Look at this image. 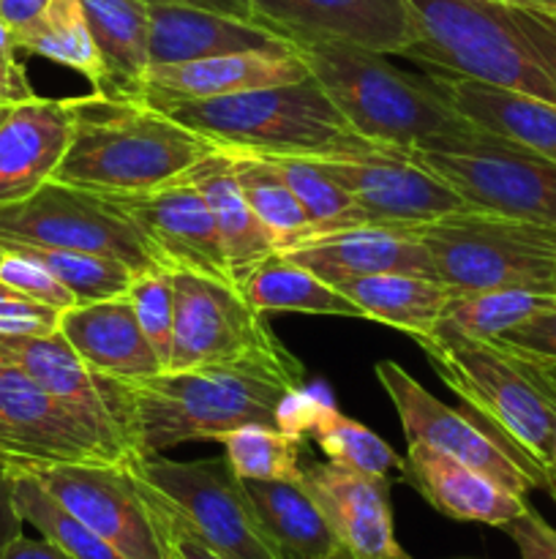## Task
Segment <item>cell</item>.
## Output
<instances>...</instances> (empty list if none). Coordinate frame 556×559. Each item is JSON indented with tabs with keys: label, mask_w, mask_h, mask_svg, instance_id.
Returning a JSON list of instances; mask_svg holds the SVG:
<instances>
[{
	"label": "cell",
	"mask_w": 556,
	"mask_h": 559,
	"mask_svg": "<svg viewBox=\"0 0 556 559\" xmlns=\"http://www.w3.org/2000/svg\"><path fill=\"white\" fill-rule=\"evenodd\" d=\"M418 44L401 58L556 104V11L507 0H409Z\"/></svg>",
	"instance_id": "cell-1"
},
{
	"label": "cell",
	"mask_w": 556,
	"mask_h": 559,
	"mask_svg": "<svg viewBox=\"0 0 556 559\" xmlns=\"http://www.w3.org/2000/svg\"><path fill=\"white\" fill-rule=\"evenodd\" d=\"M292 47L349 129L365 140L403 151H456L485 134L428 74H409L385 52L333 38H292Z\"/></svg>",
	"instance_id": "cell-2"
},
{
	"label": "cell",
	"mask_w": 556,
	"mask_h": 559,
	"mask_svg": "<svg viewBox=\"0 0 556 559\" xmlns=\"http://www.w3.org/2000/svg\"><path fill=\"white\" fill-rule=\"evenodd\" d=\"M303 364L292 353L259 355L189 371L123 380L134 409L140 456H156L194 440H218L245 424L278 426V407L303 388Z\"/></svg>",
	"instance_id": "cell-3"
},
{
	"label": "cell",
	"mask_w": 556,
	"mask_h": 559,
	"mask_svg": "<svg viewBox=\"0 0 556 559\" xmlns=\"http://www.w3.org/2000/svg\"><path fill=\"white\" fill-rule=\"evenodd\" d=\"M71 142L52 180L98 194H134L180 178L213 142L140 98H69Z\"/></svg>",
	"instance_id": "cell-4"
},
{
	"label": "cell",
	"mask_w": 556,
	"mask_h": 559,
	"mask_svg": "<svg viewBox=\"0 0 556 559\" xmlns=\"http://www.w3.org/2000/svg\"><path fill=\"white\" fill-rule=\"evenodd\" d=\"M409 338L467 407L494 420L534 462L548 467L556 437V364L501 338L469 336L447 322Z\"/></svg>",
	"instance_id": "cell-5"
},
{
	"label": "cell",
	"mask_w": 556,
	"mask_h": 559,
	"mask_svg": "<svg viewBox=\"0 0 556 559\" xmlns=\"http://www.w3.org/2000/svg\"><path fill=\"white\" fill-rule=\"evenodd\" d=\"M167 115L216 147L259 156H338L365 140L314 76L180 104Z\"/></svg>",
	"instance_id": "cell-6"
},
{
	"label": "cell",
	"mask_w": 556,
	"mask_h": 559,
	"mask_svg": "<svg viewBox=\"0 0 556 559\" xmlns=\"http://www.w3.org/2000/svg\"><path fill=\"white\" fill-rule=\"evenodd\" d=\"M434 276L456 293L521 289L556 298V227L467 207L414 227Z\"/></svg>",
	"instance_id": "cell-7"
},
{
	"label": "cell",
	"mask_w": 556,
	"mask_h": 559,
	"mask_svg": "<svg viewBox=\"0 0 556 559\" xmlns=\"http://www.w3.org/2000/svg\"><path fill=\"white\" fill-rule=\"evenodd\" d=\"M125 467L142 489L158 497L216 555L223 559H283L227 456L172 462L156 453L134 456Z\"/></svg>",
	"instance_id": "cell-8"
},
{
	"label": "cell",
	"mask_w": 556,
	"mask_h": 559,
	"mask_svg": "<svg viewBox=\"0 0 556 559\" xmlns=\"http://www.w3.org/2000/svg\"><path fill=\"white\" fill-rule=\"evenodd\" d=\"M374 374L396 407L407 445L425 442L439 448L518 497H527L532 489L548 491V473L543 464L534 462L483 413L439 402L396 360H379Z\"/></svg>",
	"instance_id": "cell-9"
},
{
	"label": "cell",
	"mask_w": 556,
	"mask_h": 559,
	"mask_svg": "<svg viewBox=\"0 0 556 559\" xmlns=\"http://www.w3.org/2000/svg\"><path fill=\"white\" fill-rule=\"evenodd\" d=\"M469 207L556 227V164L485 131L456 151H409Z\"/></svg>",
	"instance_id": "cell-10"
},
{
	"label": "cell",
	"mask_w": 556,
	"mask_h": 559,
	"mask_svg": "<svg viewBox=\"0 0 556 559\" xmlns=\"http://www.w3.org/2000/svg\"><path fill=\"white\" fill-rule=\"evenodd\" d=\"M0 240L107 254L142 273L158 267L134 224L98 191L47 180L36 194L0 205Z\"/></svg>",
	"instance_id": "cell-11"
},
{
	"label": "cell",
	"mask_w": 556,
	"mask_h": 559,
	"mask_svg": "<svg viewBox=\"0 0 556 559\" xmlns=\"http://www.w3.org/2000/svg\"><path fill=\"white\" fill-rule=\"evenodd\" d=\"M172 284L174 333L172 355L164 371H189L287 353L265 322V314L256 311L232 282L172 271Z\"/></svg>",
	"instance_id": "cell-12"
},
{
	"label": "cell",
	"mask_w": 556,
	"mask_h": 559,
	"mask_svg": "<svg viewBox=\"0 0 556 559\" xmlns=\"http://www.w3.org/2000/svg\"><path fill=\"white\" fill-rule=\"evenodd\" d=\"M0 360H9L65 404L120 464L140 456L134 409L125 382L90 369L63 333L0 336Z\"/></svg>",
	"instance_id": "cell-13"
},
{
	"label": "cell",
	"mask_w": 556,
	"mask_h": 559,
	"mask_svg": "<svg viewBox=\"0 0 556 559\" xmlns=\"http://www.w3.org/2000/svg\"><path fill=\"white\" fill-rule=\"evenodd\" d=\"M311 158H316L322 169L349 191L368 224L418 227L469 207L450 186L420 167L403 147L363 140L349 153Z\"/></svg>",
	"instance_id": "cell-14"
},
{
	"label": "cell",
	"mask_w": 556,
	"mask_h": 559,
	"mask_svg": "<svg viewBox=\"0 0 556 559\" xmlns=\"http://www.w3.org/2000/svg\"><path fill=\"white\" fill-rule=\"evenodd\" d=\"M123 559H164L145 495L125 464H14Z\"/></svg>",
	"instance_id": "cell-15"
},
{
	"label": "cell",
	"mask_w": 556,
	"mask_h": 559,
	"mask_svg": "<svg viewBox=\"0 0 556 559\" xmlns=\"http://www.w3.org/2000/svg\"><path fill=\"white\" fill-rule=\"evenodd\" d=\"M104 197L134 224L158 267L232 282L216 222L185 173L156 189Z\"/></svg>",
	"instance_id": "cell-16"
},
{
	"label": "cell",
	"mask_w": 556,
	"mask_h": 559,
	"mask_svg": "<svg viewBox=\"0 0 556 559\" xmlns=\"http://www.w3.org/2000/svg\"><path fill=\"white\" fill-rule=\"evenodd\" d=\"M0 459L9 464H120L60 399L9 360H0Z\"/></svg>",
	"instance_id": "cell-17"
},
{
	"label": "cell",
	"mask_w": 556,
	"mask_h": 559,
	"mask_svg": "<svg viewBox=\"0 0 556 559\" xmlns=\"http://www.w3.org/2000/svg\"><path fill=\"white\" fill-rule=\"evenodd\" d=\"M259 25L283 38H333L385 55L418 44L420 25L409 0H249Z\"/></svg>",
	"instance_id": "cell-18"
},
{
	"label": "cell",
	"mask_w": 556,
	"mask_h": 559,
	"mask_svg": "<svg viewBox=\"0 0 556 559\" xmlns=\"http://www.w3.org/2000/svg\"><path fill=\"white\" fill-rule=\"evenodd\" d=\"M303 484L352 559H409L396 538L390 478L354 473L333 462L303 467Z\"/></svg>",
	"instance_id": "cell-19"
},
{
	"label": "cell",
	"mask_w": 556,
	"mask_h": 559,
	"mask_svg": "<svg viewBox=\"0 0 556 559\" xmlns=\"http://www.w3.org/2000/svg\"><path fill=\"white\" fill-rule=\"evenodd\" d=\"M309 76V66L294 49L292 52L218 55V58L189 60V63L150 66L140 102L169 112L180 104L205 102V98L254 91V87L287 85V82H300Z\"/></svg>",
	"instance_id": "cell-20"
},
{
	"label": "cell",
	"mask_w": 556,
	"mask_h": 559,
	"mask_svg": "<svg viewBox=\"0 0 556 559\" xmlns=\"http://www.w3.org/2000/svg\"><path fill=\"white\" fill-rule=\"evenodd\" d=\"M278 254L309 267L314 276L333 287L352 278L379 276V273L434 276L431 257L414 235V227L363 224V227L338 229V233L311 235Z\"/></svg>",
	"instance_id": "cell-21"
},
{
	"label": "cell",
	"mask_w": 556,
	"mask_h": 559,
	"mask_svg": "<svg viewBox=\"0 0 556 559\" xmlns=\"http://www.w3.org/2000/svg\"><path fill=\"white\" fill-rule=\"evenodd\" d=\"M401 480L412 486L436 513L452 522L505 527L523 508L527 497L501 489L483 473L425 442H409L401 459Z\"/></svg>",
	"instance_id": "cell-22"
},
{
	"label": "cell",
	"mask_w": 556,
	"mask_h": 559,
	"mask_svg": "<svg viewBox=\"0 0 556 559\" xmlns=\"http://www.w3.org/2000/svg\"><path fill=\"white\" fill-rule=\"evenodd\" d=\"M71 142L69 98L33 96L14 104L0 126V205L36 194Z\"/></svg>",
	"instance_id": "cell-23"
},
{
	"label": "cell",
	"mask_w": 556,
	"mask_h": 559,
	"mask_svg": "<svg viewBox=\"0 0 556 559\" xmlns=\"http://www.w3.org/2000/svg\"><path fill=\"white\" fill-rule=\"evenodd\" d=\"M150 5V66L189 63L234 52H292V41L259 22L194 5Z\"/></svg>",
	"instance_id": "cell-24"
},
{
	"label": "cell",
	"mask_w": 556,
	"mask_h": 559,
	"mask_svg": "<svg viewBox=\"0 0 556 559\" xmlns=\"http://www.w3.org/2000/svg\"><path fill=\"white\" fill-rule=\"evenodd\" d=\"M60 333L90 369L118 380L161 374L164 364L136 322L129 295L76 304L60 314Z\"/></svg>",
	"instance_id": "cell-25"
},
{
	"label": "cell",
	"mask_w": 556,
	"mask_h": 559,
	"mask_svg": "<svg viewBox=\"0 0 556 559\" xmlns=\"http://www.w3.org/2000/svg\"><path fill=\"white\" fill-rule=\"evenodd\" d=\"M278 429L303 437V440L305 437L314 440L327 462L338 467L374 475V478H390L396 469L401 473V456L368 426L338 413L325 385L298 388L289 393L278 407Z\"/></svg>",
	"instance_id": "cell-26"
},
{
	"label": "cell",
	"mask_w": 556,
	"mask_h": 559,
	"mask_svg": "<svg viewBox=\"0 0 556 559\" xmlns=\"http://www.w3.org/2000/svg\"><path fill=\"white\" fill-rule=\"evenodd\" d=\"M425 74L445 91L463 118L556 164V104L445 71Z\"/></svg>",
	"instance_id": "cell-27"
},
{
	"label": "cell",
	"mask_w": 556,
	"mask_h": 559,
	"mask_svg": "<svg viewBox=\"0 0 556 559\" xmlns=\"http://www.w3.org/2000/svg\"><path fill=\"white\" fill-rule=\"evenodd\" d=\"M185 178L200 189L202 200L216 222L218 235H221L229 276L238 287H243L245 278L276 254V240L245 202L227 151L221 147L210 151L194 167L185 169Z\"/></svg>",
	"instance_id": "cell-28"
},
{
	"label": "cell",
	"mask_w": 556,
	"mask_h": 559,
	"mask_svg": "<svg viewBox=\"0 0 556 559\" xmlns=\"http://www.w3.org/2000/svg\"><path fill=\"white\" fill-rule=\"evenodd\" d=\"M101 58V87L112 98H140L150 69V5L145 0H82Z\"/></svg>",
	"instance_id": "cell-29"
},
{
	"label": "cell",
	"mask_w": 556,
	"mask_h": 559,
	"mask_svg": "<svg viewBox=\"0 0 556 559\" xmlns=\"http://www.w3.org/2000/svg\"><path fill=\"white\" fill-rule=\"evenodd\" d=\"M243 480V478H240ZM262 527L283 559H330L343 551L303 480H243Z\"/></svg>",
	"instance_id": "cell-30"
},
{
	"label": "cell",
	"mask_w": 556,
	"mask_h": 559,
	"mask_svg": "<svg viewBox=\"0 0 556 559\" xmlns=\"http://www.w3.org/2000/svg\"><path fill=\"white\" fill-rule=\"evenodd\" d=\"M365 320L396 328L407 336L428 333L442 320L452 289L434 276L414 273H379L336 284Z\"/></svg>",
	"instance_id": "cell-31"
},
{
	"label": "cell",
	"mask_w": 556,
	"mask_h": 559,
	"mask_svg": "<svg viewBox=\"0 0 556 559\" xmlns=\"http://www.w3.org/2000/svg\"><path fill=\"white\" fill-rule=\"evenodd\" d=\"M240 293L262 314H267V311H300V314L365 320L363 311L341 289L322 282L309 267L289 262L278 251L245 278Z\"/></svg>",
	"instance_id": "cell-32"
},
{
	"label": "cell",
	"mask_w": 556,
	"mask_h": 559,
	"mask_svg": "<svg viewBox=\"0 0 556 559\" xmlns=\"http://www.w3.org/2000/svg\"><path fill=\"white\" fill-rule=\"evenodd\" d=\"M16 52H31L52 63L74 69L93 85V93L101 87V58L93 41L90 25L82 0H49L47 9L14 31Z\"/></svg>",
	"instance_id": "cell-33"
},
{
	"label": "cell",
	"mask_w": 556,
	"mask_h": 559,
	"mask_svg": "<svg viewBox=\"0 0 556 559\" xmlns=\"http://www.w3.org/2000/svg\"><path fill=\"white\" fill-rule=\"evenodd\" d=\"M227 153L229 158H232L234 180H238L245 202H249L251 211L256 213V218L265 224L267 233L273 235L278 251L289 249V246L300 243V240L314 235V227H311L303 205H300L298 197L292 194V189H289L287 180L281 178V173H278L265 156L243 151Z\"/></svg>",
	"instance_id": "cell-34"
},
{
	"label": "cell",
	"mask_w": 556,
	"mask_h": 559,
	"mask_svg": "<svg viewBox=\"0 0 556 559\" xmlns=\"http://www.w3.org/2000/svg\"><path fill=\"white\" fill-rule=\"evenodd\" d=\"M0 249L47 267L74 295L76 304H96V300L125 295L136 276V271H131L125 262L107 254H93V251L49 249V246L16 243V240H0Z\"/></svg>",
	"instance_id": "cell-35"
},
{
	"label": "cell",
	"mask_w": 556,
	"mask_h": 559,
	"mask_svg": "<svg viewBox=\"0 0 556 559\" xmlns=\"http://www.w3.org/2000/svg\"><path fill=\"white\" fill-rule=\"evenodd\" d=\"M216 442L223 445L229 467L243 480H303V437L278 426L245 424L223 431Z\"/></svg>",
	"instance_id": "cell-36"
},
{
	"label": "cell",
	"mask_w": 556,
	"mask_h": 559,
	"mask_svg": "<svg viewBox=\"0 0 556 559\" xmlns=\"http://www.w3.org/2000/svg\"><path fill=\"white\" fill-rule=\"evenodd\" d=\"M14 497L25 524L38 530L44 540L58 546L71 559H123L109 544H104L90 527L80 522L65 506H60L31 473L14 467Z\"/></svg>",
	"instance_id": "cell-37"
},
{
	"label": "cell",
	"mask_w": 556,
	"mask_h": 559,
	"mask_svg": "<svg viewBox=\"0 0 556 559\" xmlns=\"http://www.w3.org/2000/svg\"><path fill=\"white\" fill-rule=\"evenodd\" d=\"M259 156V153H256ZM281 173L292 194L303 205L314 235L338 233V229L363 227L368 224L358 202L349 197L341 183L322 169V164L311 156H265Z\"/></svg>",
	"instance_id": "cell-38"
},
{
	"label": "cell",
	"mask_w": 556,
	"mask_h": 559,
	"mask_svg": "<svg viewBox=\"0 0 556 559\" xmlns=\"http://www.w3.org/2000/svg\"><path fill=\"white\" fill-rule=\"evenodd\" d=\"M554 306V295L521 293V289H469V293L452 289L439 322H447L469 336L496 338Z\"/></svg>",
	"instance_id": "cell-39"
},
{
	"label": "cell",
	"mask_w": 556,
	"mask_h": 559,
	"mask_svg": "<svg viewBox=\"0 0 556 559\" xmlns=\"http://www.w3.org/2000/svg\"><path fill=\"white\" fill-rule=\"evenodd\" d=\"M129 300L134 306L136 322L147 342L153 344L156 355L161 358L164 369L169 366L174 333V284L172 271L167 267H147L136 273L129 287Z\"/></svg>",
	"instance_id": "cell-40"
},
{
	"label": "cell",
	"mask_w": 556,
	"mask_h": 559,
	"mask_svg": "<svg viewBox=\"0 0 556 559\" xmlns=\"http://www.w3.org/2000/svg\"><path fill=\"white\" fill-rule=\"evenodd\" d=\"M60 314L55 306L0 282V336H49L58 333Z\"/></svg>",
	"instance_id": "cell-41"
},
{
	"label": "cell",
	"mask_w": 556,
	"mask_h": 559,
	"mask_svg": "<svg viewBox=\"0 0 556 559\" xmlns=\"http://www.w3.org/2000/svg\"><path fill=\"white\" fill-rule=\"evenodd\" d=\"M0 282L9 284V287L20 289V293L31 295L33 300H41V304L55 306V309L65 311L71 306H76L74 295L47 271L38 262L27 260V257L9 254L5 251L3 262H0Z\"/></svg>",
	"instance_id": "cell-42"
},
{
	"label": "cell",
	"mask_w": 556,
	"mask_h": 559,
	"mask_svg": "<svg viewBox=\"0 0 556 559\" xmlns=\"http://www.w3.org/2000/svg\"><path fill=\"white\" fill-rule=\"evenodd\" d=\"M142 495H145L147 508H150L153 513V522H156V533L158 540H161L164 559H223L221 555H216L210 546L202 544V540L196 538V535L191 533V530L185 527L158 497H153L147 489H142Z\"/></svg>",
	"instance_id": "cell-43"
},
{
	"label": "cell",
	"mask_w": 556,
	"mask_h": 559,
	"mask_svg": "<svg viewBox=\"0 0 556 559\" xmlns=\"http://www.w3.org/2000/svg\"><path fill=\"white\" fill-rule=\"evenodd\" d=\"M501 530L516 544L518 559H556V530L532 506L523 508Z\"/></svg>",
	"instance_id": "cell-44"
},
{
	"label": "cell",
	"mask_w": 556,
	"mask_h": 559,
	"mask_svg": "<svg viewBox=\"0 0 556 559\" xmlns=\"http://www.w3.org/2000/svg\"><path fill=\"white\" fill-rule=\"evenodd\" d=\"M501 342L516 344V347L527 349V353L537 355V358L556 364V306L554 309L543 311V314L532 317V320L521 322V325L505 331Z\"/></svg>",
	"instance_id": "cell-45"
},
{
	"label": "cell",
	"mask_w": 556,
	"mask_h": 559,
	"mask_svg": "<svg viewBox=\"0 0 556 559\" xmlns=\"http://www.w3.org/2000/svg\"><path fill=\"white\" fill-rule=\"evenodd\" d=\"M22 527H25V519L16 508L14 469H11L9 462L0 459V555L20 538Z\"/></svg>",
	"instance_id": "cell-46"
},
{
	"label": "cell",
	"mask_w": 556,
	"mask_h": 559,
	"mask_svg": "<svg viewBox=\"0 0 556 559\" xmlns=\"http://www.w3.org/2000/svg\"><path fill=\"white\" fill-rule=\"evenodd\" d=\"M36 96L20 60H0V104H16Z\"/></svg>",
	"instance_id": "cell-47"
},
{
	"label": "cell",
	"mask_w": 556,
	"mask_h": 559,
	"mask_svg": "<svg viewBox=\"0 0 556 559\" xmlns=\"http://www.w3.org/2000/svg\"><path fill=\"white\" fill-rule=\"evenodd\" d=\"M145 3H174V5H194V9H207L218 11V14L238 16V20L259 22L256 20L254 9L249 5V0H145Z\"/></svg>",
	"instance_id": "cell-48"
},
{
	"label": "cell",
	"mask_w": 556,
	"mask_h": 559,
	"mask_svg": "<svg viewBox=\"0 0 556 559\" xmlns=\"http://www.w3.org/2000/svg\"><path fill=\"white\" fill-rule=\"evenodd\" d=\"M0 559H71V557L63 555V551H60L58 546L49 544V540L44 538L33 540V538H25V535H20V538H16L14 544L0 555Z\"/></svg>",
	"instance_id": "cell-49"
},
{
	"label": "cell",
	"mask_w": 556,
	"mask_h": 559,
	"mask_svg": "<svg viewBox=\"0 0 556 559\" xmlns=\"http://www.w3.org/2000/svg\"><path fill=\"white\" fill-rule=\"evenodd\" d=\"M47 5L49 0H0V16L11 31H20L27 22L36 20Z\"/></svg>",
	"instance_id": "cell-50"
},
{
	"label": "cell",
	"mask_w": 556,
	"mask_h": 559,
	"mask_svg": "<svg viewBox=\"0 0 556 559\" xmlns=\"http://www.w3.org/2000/svg\"><path fill=\"white\" fill-rule=\"evenodd\" d=\"M0 60H16V44H14V31L3 22L0 16Z\"/></svg>",
	"instance_id": "cell-51"
},
{
	"label": "cell",
	"mask_w": 556,
	"mask_h": 559,
	"mask_svg": "<svg viewBox=\"0 0 556 559\" xmlns=\"http://www.w3.org/2000/svg\"><path fill=\"white\" fill-rule=\"evenodd\" d=\"M548 495L554 497L556 502V437H554V448H551V459H548Z\"/></svg>",
	"instance_id": "cell-52"
},
{
	"label": "cell",
	"mask_w": 556,
	"mask_h": 559,
	"mask_svg": "<svg viewBox=\"0 0 556 559\" xmlns=\"http://www.w3.org/2000/svg\"><path fill=\"white\" fill-rule=\"evenodd\" d=\"M507 3H523V5H540V9H554L556 0H507Z\"/></svg>",
	"instance_id": "cell-53"
},
{
	"label": "cell",
	"mask_w": 556,
	"mask_h": 559,
	"mask_svg": "<svg viewBox=\"0 0 556 559\" xmlns=\"http://www.w3.org/2000/svg\"><path fill=\"white\" fill-rule=\"evenodd\" d=\"M16 104H20V102H16ZM11 107H14V104H0V126H3V120L9 118Z\"/></svg>",
	"instance_id": "cell-54"
},
{
	"label": "cell",
	"mask_w": 556,
	"mask_h": 559,
	"mask_svg": "<svg viewBox=\"0 0 556 559\" xmlns=\"http://www.w3.org/2000/svg\"><path fill=\"white\" fill-rule=\"evenodd\" d=\"M330 559H352V557H349L347 551H341V555H338V557H330Z\"/></svg>",
	"instance_id": "cell-55"
},
{
	"label": "cell",
	"mask_w": 556,
	"mask_h": 559,
	"mask_svg": "<svg viewBox=\"0 0 556 559\" xmlns=\"http://www.w3.org/2000/svg\"><path fill=\"white\" fill-rule=\"evenodd\" d=\"M3 257H5V251H3V249H0V262H3Z\"/></svg>",
	"instance_id": "cell-56"
}]
</instances>
